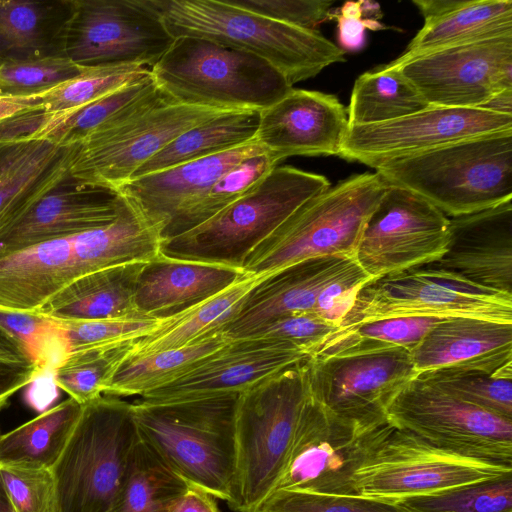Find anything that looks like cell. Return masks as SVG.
Returning a JSON list of instances; mask_svg holds the SVG:
<instances>
[{
	"label": "cell",
	"mask_w": 512,
	"mask_h": 512,
	"mask_svg": "<svg viewBox=\"0 0 512 512\" xmlns=\"http://www.w3.org/2000/svg\"><path fill=\"white\" fill-rule=\"evenodd\" d=\"M406 317L512 324V295L477 286L429 263L366 282L339 327Z\"/></svg>",
	"instance_id": "10"
},
{
	"label": "cell",
	"mask_w": 512,
	"mask_h": 512,
	"mask_svg": "<svg viewBox=\"0 0 512 512\" xmlns=\"http://www.w3.org/2000/svg\"><path fill=\"white\" fill-rule=\"evenodd\" d=\"M156 88L150 70L119 89L76 110L49 115L32 113L29 135L23 140L44 139L61 146L78 144L89 133Z\"/></svg>",
	"instance_id": "36"
},
{
	"label": "cell",
	"mask_w": 512,
	"mask_h": 512,
	"mask_svg": "<svg viewBox=\"0 0 512 512\" xmlns=\"http://www.w3.org/2000/svg\"><path fill=\"white\" fill-rule=\"evenodd\" d=\"M398 503L407 512H512V471Z\"/></svg>",
	"instance_id": "42"
},
{
	"label": "cell",
	"mask_w": 512,
	"mask_h": 512,
	"mask_svg": "<svg viewBox=\"0 0 512 512\" xmlns=\"http://www.w3.org/2000/svg\"><path fill=\"white\" fill-rule=\"evenodd\" d=\"M44 93L26 96L0 94V122L30 111L41 110L40 101Z\"/></svg>",
	"instance_id": "57"
},
{
	"label": "cell",
	"mask_w": 512,
	"mask_h": 512,
	"mask_svg": "<svg viewBox=\"0 0 512 512\" xmlns=\"http://www.w3.org/2000/svg\"><path fill=\"white\" fill-rule=\"evenodd\" d=\"M130 343L70 352L53 371L57 387L79 404L102 396Z\"/></svg>",
	"instance_id": "43"
},
{
	"label": "cell",
	"mask_w": 512,
	"mask_h": 512,
	"mask_svg": "<svg viewBox=\"0 0 512 512\" xmlns=\"http://www.w3.org/2000/svg\"><path fill=\"white\" fill-rule=\"evenodd\" d=\"M481 108L495 113L512 115V88L499 92Z\"/></svg>",
	"instance_id": "58"
},
{
	"label": "cell",
	"mask_w": 512,
	"mask_h": 512,
	"mask_svg": "<svg viewBox=\"0 0 512 512\" xmlns=\"http://www.w3.org/2000/svg\"><path fill=\"white\" fill-rule=\"evenodd\" d=\"M393 67L428 105L481 108L512 88V34L442 48Z\"/></svg>",
	"instance_id": "18"
},
{
	"label": "cell",
	"mask_w": 512,
	"mask_h": 512,
	"mask_svg": "<svg viewBox=\"0 0 512 512\" xmlns=\"http://www.w3.org/2000/svg\"><path fill=\"white\" fill-rule=\"evenodd\" d=\"M59 322L73 352L133 342L151 333L160 320L134 317Z\"/></svg>",
	"instance_id": "48"
},
{
	"label": "cell",
	"mask_w": 512,
	"mask_h": 512,
	"mask_svg": "<svg viewBox=\"0 0 512 512\" xmlns=\"http://www.w3.org/2000/svg\"><path fill=\"white\" fill-rule=\"evenodd\" d=\"M169 512H219L214 497L194 486L176 500Z\"/></svg>",
	"instance_id": "56"
},
{
	"label": "cell",
	"mask_w": 512,
	"mask_h": 512,
	"mask_svg": "<svg viewBox=\"0 0 512 512\" xmlns=\"http://www.w3.org/2000/svg\"><path fill=\"white\" fill-rule=\"evenodd\" d=\"M393 428L389 421L360 425L343 420L310 394L274 491L356 495L355 472Z\"/></svg>",
	"instance_id": "11"
},
{
	"label": "cell",
	"mask_w": 512,
	"mask_h": 512,
	"mask_svg": "<svg viewBox=\"0 0 512 512\" xmlns=\"http://www.w3.org/2000/svg\"><path fill=\"white\" fill-rule=\"evenodd\" d=\"M65 182L0 228V258L103 227L117 218L122 197L116 191Z\"/></svg>",
	"instance_id": "22"
},
{
	"label": "cell",
	"mask_w": 512,
	"mask_h": 512,
	"mask_svg": "<svg viewBox=\"0 0 512 512\" xmlns=\"http://www.w3.org/2000/svg\"><path fill=\"white\" fill-rule=\"evenodd\" d=\"M276 166L277 160L266 151L240 161L174 216L162 231L161 242L207 221L250 191Z\"/></svg>",
	"instance_id": "39"
},
{
	"label": "cell",
	"mask_w": 512,
	"mask_h": 512,
	"mask_svg": "<svg viewBox=\"0 0 512 512\" xmlns=\"http://www.w3.org/2000/svg\"><path fill=\"white\" fill-rule=\"evenodd\" d=\"M81 409L82 404L68 397L0 434V466L51 469L64 450Z\"/></svg>",
	"instance_id": "34"
},
{
	"label": "cell",
	"mask_w": 512,
	"mask_h": 512,
	"mask_svg": "<svg viewBox=\"0 0 512 512\" xmlns=\"http://www.w3.org/2000/svg\"><path fill=\"white\" fill-rule=\"evenodd\" d=\"M41 374L22 341L0 323V410L16 392Z\"/></svg>",
	"instance_id": "52"
},
{
	"label": "cell",
	"mask_w": 512,
	"mask_h": 512,
	"mask_svg": "<svg viewBox=\"0 0 512 512\" xmlns=\"http://www.w3.org/2000/svg\"><path fill=\"white\" fill-rule=\"evenodd\" d=\"M430 264L477 286L512 295V200L449 217L446 250Z\"/></svg>",
	"instance_id": "21"
},
{
	"label": "cell",
	"mask_w": 512,
	"mask_h": 512,
	"mask_svg": "<svg viewBox=\"0 0 512 512\" xmlns=\"http://www.w3.org/2000/svg\"><path fill=\"white\" fill-rule=\"evenodd\" d=\"M43 12L31 1L0 0V43L8 50L29 51L43 45Z\"/></svg>",
	"instance_id": "51"
},
{
	"label": "cell",
	"mask_w": 512,
	"mask_h": 512,
	"mask_svg": "<svg viewBox=\"0 0 512 512\" xmlns=\"http://www.w3.org/2000/svg\"><path fill=\"white\" fill-rule=\"evenodd\" d=\"M150 73L174 102L220 111H262L293 89L263 59L196 37L174 38Z\"/></svg>",
	"instance_id": "5"
},
{
	"label": "cell",
	"mask_w": 512,
	"mask_h": 512,
	"mask_svg": "<svg viewBox=\"0 0 512 512\" xmlns=\"http://www.w3.org/2000/svg\"><path fill=\"white\" fill-rule=\"evenodd\" d=\"M72 239L75 278L108 267L147 262L160 254L159 235L123 198L112 223Z\"/></svg>",
	"instance_id": "32"
},
{
	"label": "cell",
	"mask_w": 512,
	"mask_h": 512,
	"mask_svg": "<svg viewBox=\"0 0 512 512\" xmlns=\"http://www.w3.org/2000/svg\"><path fill=\"white\" fill-rule=\"evenodd\" d=\"M0 512H14L0 474Z\"/></svg>",
	"instance_id": "60"
},
{
	"label": "cell",
	"mask_w": 512,
	"mask_h": 512,
	"mask_svg": "<svg viewBox=\"0 0 512 512\" xmlns=\"http://www.w3.org/2000/svg\"><path fill=\"white\" fill-rule=\"evenodd\" d=\"M26 387V402L41 412L47 410V407L56 399L59 389L55 383L53 372L41 374Z\"/></svg>",
	"instance_id": "55"
},
{
	"label": "cell",
	"mask_w": 512,
	"mask_h": 512,
	"mask_svg": "<svg viewBox=\"0 0 512 512\" xmlns=\"http://www.w3.org/2000/svg\"><path fill=\"white\" fill-rule=\"evenodd\" d=\"M0 323L25 345L42 372H53L70 353L61 323L37 314L0 312Z\"/></svg>",
	"instance_id": "46"
},
{
	"label": "cell",
	"mask_w": 512,
	"mask_h": 512,
	"mask_svg": "<svg viewBox=\"0 0 512 512\" xmlns=\"http://www.w3.org/2000/svg\"><path fill=\"white\" fill-rule=\"evenodd\" d=\"M389 185L407 189L447 217L512 200V130L461 140L378 165Z\"/></svg>",
	"instance_id": "3"
},
{
	"label": "cell",
	"mask_w": 512,
	"mask_h": 512,
	"mask_svg": "<svg viewBox=\"0 0 512 512\" xmlns=\"http://www.w3.org/2000/svg\"><path fill=\"white\" fill-rule=\"evenodd\" d=\"M260 111H225L183 132L131 178L223 153L255 140Z\"/></svg>",
	"instance_id": "33"
},
{
	"label": "cell",
	"mask_w": 512,
	"mask_h": 512,
	"mask_svg": "<svg viewBox=\"0 0 512 512\" xmlns=\"http://www.w3.org/2000/svg\"><path fill=\"white\" fill-rule=\"evenodd\" d=\"M189 486L140 437L114 512H169Z\"/></svg>",
	"instance_id": "38"
},
{
	"label": "cell",
	"mask_w": 512,
	"mask_h": 512,
	"mask_svg": "<svg viewBox=\"0 0 512 512\" xmlns=\"http://www.w3.org/2000/svg\"><path fill=\"white\" fill-rule=\"evenodd\" d=\"M145 262H132L79 276L64 286L37 315L58 321L144 317L135 305L139 273Z\"/></svg>",
	"instance_id": "29"
},
{
	"label": "cell",
	"mask_w": 512,
	"mask_h": 512,
	"mask_svg": "<svg viewBox=\"0 0 512 512\" xmlns=\"http://www.w3.org/2000/svg\"><path fill=\"white\" fill-rule=\"evenodd\" d=\"M74 276L72 237L27 247L0 258V312H37Z\"/></svg>",
	"instance_id": "28"
},
{
	"label": "cell",
	"mask_w": 512,
	"mask_h": 512,
	"mask_svg": "<svg viewBox=\"0 0 512 512\" xmlns=\"http://www.w3.org/2000/svg\"><path fill=\"white\" fill-rule=\"evenodd\" d=\"M388 184L378 173L356 174L314 196L247 256L242 269L271 274L306 259L353 257L363 227Z\"/></svg>",
	"instance_id": "8"
},
{
	"label": "cell",
	"mask_w": 512,
	"mask_h": 512,
	"mask_svg": "<svg viewBox=\"0 0 512 512\" xmlns=\"http://www.w3.org/2000/svg\"><path fill=\"white\" fill-rule=\"evenodd\" d=\"M362 19L368 22V29L379 30L384 26L378 21L382 17L380 5L376 2L361 0L358 1Z\"/></svg>",
	"instance_id": "59"
},
{
	"label": "cell",
	"mask_w": 512,
	"mask_h": 512,
	"mask_svg": "<svg viewBox=\"0 0 512 512\" xmlns=\"http://www.w3.org/2000/svg\"><path fill=\"white\" fill-rule=\"evenodd\" d=\"M338 328L315 312L301 311L279 316L246 337L286 342L311 356Z\"/></svg>",
	"instance_id": "50"
},
{
	"label": "cell",
	"mask_w": 512,
	"mask_h": 512,
	"mask_svg": "<svg viewBox=\"0 0 512 512\" xmlns=\"http://www.w3.org/2000/svg\"><path fill=\"white\" fill-rule=\"evenodd\" d=\"M140 438L132 403L102 395L82 409L50 469L59 512H114Z\"/></svg>",
	"instance_id": "7"
},
{
	"label": "cell",
	"mask_w": 512,
	"mask_h": 512,
	"mask_svg": "<svg viewBox=\"0 0 512 512\" xmlns=\"http://www.w3.org/2000/svg\"><path fill=\"white\" fill-rule=\"evenodd\" d=\"M439 320L386 318L339 327L308 357L359 355L399 348L411 352Z\"/></svg>",
	"instance_id": "40"
},
{
	"label": "cell",
	"mask_w": 512,
	"mask_h": 512,
	"mask_svg": "<svg viewBox=\"0 0 512 512\" xmlns=\"http://www.w3.org/2000/svg\"><path fill=\"white\" fill-rule=\"evenodd\" d=\"M357 267L353 257L332 255L306 259L271 273L249 293L222 331L231 339L244 338L279 316L315 312L321 294Z\"/></svg>",
	"instance_id": "23"
},
{
	"label": "cell",
	"mask_w": 512,
	"mask_h": 512,
	"mask_svg": "<svg viewBox=\"0 0 512 512\" xmlns=\"http://www.w3.org/2000/svg\"><path fill=\"white\" fill-rule=\"evenodd\" d=\"M512 34V0H452L441 14L425 20L405 51L389 65L442 48Z\"/></svg>",
	"instance_id": "30"
},
{
	"label": "cell",
	"mask_w": 512,
	"mask_h": 512,
	"mask_svg": "<svg viewBox=\"0 0 512 512\" xmlns=\"http://www.w3.org/2000/svg\"><path fill=\"white\" fill-rule=\"evenodd\" d=\"M512 130V115L429 105L387 122L351 125L339 156L372 168L461 140Z\"/></svg>",
	"instance_id": "17"
},
{
	"label": "cell",
	"mask_w": 512,
	"mask_h": 512,
	"mask_svg": "<svg viewBox=\"0 0 512 512\" xmlns=\"http://www.w3.org/2000/svg\"><path fill=\"white\" fill-rule=\"evenodd\" d=\"M256 512H407L398 502L359 495H327L298 491L272 492Z\"/></svg>",
	"instance_id": "47"
},
{
	"label": "cell",
	"mask_w": 512,
	"mask_h": 512,
	"mask_svg": "<svg viewBox=\"0 0 512 512\" xmlns=\"http://www.w3.org/2000/svg\"><path fill=\"white\" fill-rule=\"evenodd\" d=\"M387 418L440 449L512 465V419L459 400L418 376L390 403Z\"/></svg>",
	"instance_id": "14"
},
{
	"label": "cell",
	"mask_w": 512,
	"mask_h": 512,
	"mask_svg": "<svg viewBox=\"0 0 512 512\" xmlns=\"http://www.w3.org/2000/svg\"><path fill=\"white\" fill-rule=\"evenodd\" d=\"M0 474L14 512H59L50 469L0 466Z\"/></svg>",
	"instance_id": "49"
},
{
	"label": "cell",
	"mask_w": 512,
	"mask_h": 512,
	"mask_svg": "<svg viewBox=\"0 0 512 512\" xmlns=\"http://www.w3.org/2000/svg\"><path fill=\"white\" fill-rule=\"evenodd\" d=\"M149 70L139 66L84 67L81 73L46 91L40 101L41 111L61 114L85 106L117 89Z\"/></svg>",
	"instance_id": "44"
},
{
	"label": "cell",
	"mask_w": 512,
	"mask_h": 512,
	"mask_svg": "<svg viewBox=\"0 0 512 512\" xmlns=\"http://www.w3.org/2000/svg\"><path fill=\"white\" fill-rule=\"evenodd\" d=\"M230 340L223 331H218L180 348L126 358L103 395L119 398L145 395L176 380Z\"/></svg>",
	"instance_id": "35"
},
{
	"label": "cell",
	"mask_w": 512,
	"mask_h": 512,
	"mask_svg": "<svg viewBox=\"0 0 512 512\" xmlns=\"http://www.w3.org/2000/svg\"><path fill=\"white\" fill-rule=\"evenodd\" d=\"M428 106L399 69L387 64L356 79L346 112L349 126L368 125L394 120Z\"/></svg>",
	"instance_id": "37"
},
{
	"label": "cell",
	"mask_w": 512,
	"mask_h": 512,
	"mask_svg": "<svg viewBox=\"0 0 512 512\" xmlns=\"http://www.w3.org/2000/svg\"><path fill=\"white\" fill-rule=\"evenodd\" d=\"M410 353L418 374L446 368L494 374L512 365V324L440 319Z\"/></svg>",
	"instance_id": "25"
},
{
	"label": "cell",
	"mask_w": 512,
	"mask_h": 512,
	"mask_svg": "<svg viewBox=\"0 0 512 512\" xmlns=\"http://www.w3.org/2000/svg\"><path fill=\"white\" fill-rule=\"evenodd\" d=\"M173 38L196 37L254 55L293 86L344 62L345 52L317 30L291 26L227 0H146Z\"/></svg>",
	"instance_id": "1"
},
{
	"label": "cell",
	"mask_w": 512,
	"mask_h": 512,
	"mask_svg": "<svg viewBox=\"0 0 512 512\" xmlns=\"http://www.w3.org/2000/svg\"><path fill=\"white\" fill-rule=\"evenodd\" d=\"M348 128L335 95L293 88L260 111L255 141L278 163L290 156H339Z\"/></svg>",
	"instance_id": "20"
},
{
	"label": "cell",
	"mask_w": 512,
	"mask_h": 512,
	"mask_svg": "<svg viewBox=\"0 0 512 512\" xmlns=\"http://www.w3.org/2000/svg\"><path fill=\"white\" fill-rule=\"evenodd\" d=\"M330 186L323 175L276 166L250 191L207 221L161 242L160 254L242 269L260 242Z\"/></svg>",
	"instance_id": "6"
},
{
	"label": "cell",
	"mask_w": 512,
	"mask_h": 512,
	"mask_svg": "<svg viewBox=\"0 0 512 512\" xmlns=\"http://www.w3.org/2000/svg\"><path fill=\"white\" fill-rule=\"evenodd\" d=\"M60 31V55L84 67H151L174 38L146 0H76Z\"/></svg>",
	"instance_id": "12"
},
{
	"label": "cell",
	"mask_w": 512,
	"mask_h": 512,
	"mask_svg": "<svg viewBox=\"0 0 512 512\" xmlns=\"http://www.w3.org/2000/svg\"><path fill=\"white\" fill-rule=\"evenodd\" d=\"M73 150L44 139L0 141V228L69 179Z\"/></svg>",
	"instance_id": "27"
},
{
	"label": "cell",
	"mask_w": 512,
	"mask_h": 512,
	"mask_svg": "<svg viewBox=\"0 0 512 512\" xmlns=\"http://www.w3.org/2000/svg\"><path fill=\"white\" fill-rule=\"evenodd\" d=\"M512 471V465L440 449L396 427L353 476L356 495L398 502Z\"/></svg>",
	"instance_id": "13"
},
{
	"label": "cell",
	"mask_w": 512,
	"mask_h": 512,
	"mask_svg": "<svg viewBox=\"0 0 512 512\" xmlns=\"http://www.w3.org/2000/svg\"><path fill=\"white\" fill-rule=\"evenodd\" d=\"M338 42L346 51H358L365 45L366 20L362 19L358 1H348L336 12Z\"/></svg>",
	"instance_id": "54"
},
{
	"label": "cell",
	"mask_w": 512,
	"mask_h": 512,
	"mask_svg": "<svg viewBox=\"0 0 512 512\" xmlns=\"http://www.w3.org/2000/svg\"><path fill=\"white\" fill-rule=\"evenodd\" d=\"M81 71L82 66L60 54L7 59L0 63V94L44 93L78 76Z\"/></svg>",
	"instance_id": "45"
},
{
	"label": "cell",
	"mask_w": 512,
	"mask_h": 512,
	"mask_svg": "<svg viewBox=\"0 0 512 512\" xmlns=\"http://www.w3.org/2000/svg\"><path fill=\"white\" fill-rule=\"evenodd\" d=\"M230 4L270 19L303 28L315 27L330 16L332 1L321 0H227Z\"/></svg>",
	"instance_id": "53"
},
{
	"label": "cell",
	"mask_w": 512,
	"mask_h": 512,
	"mask_svg": "<svg viewBox=\"0 0 512 512\" xmlns=\"http://www.w3.org/2000/svg\"><path fill=\"white\" fill-rule=\"evenodd\" d=\"M448 237L449 217L421 196L388 184L363 227L354 259L372 280L438 260Z\"/></svg>",
	"instance_id": "16"
},
{
	"label": "cell",
	"mask_w": 512,
	"mask_h": 512,
	"mask_svg": "<svg viewBox=\"0 0 512 512\" xmlns=\"http://www.w3.org/2000/svg\"><path fill=\"white\" fill-rule=\"evenodd\" d=\"M245 274L239 268L159 254L145 262L139 273L136 309L147 318L167 319L225 290Z\"/></svg>",
	"instance_id": "26"
},
{
	"label": "cell",
	"mask_w": 512,
	"mask_h": 512,
	"mask_svg": "<svg viewBox=\"0 0 512 512\" xmlns=\"http://www.w3.org/2000/svg\"><path fill=\"white\" fill-rule=\"evenodd\" d=\"M222 112L176 103L156 86L74 145L68 180L115 191L183 132Z\"/></svg>",
	"instance_id": "9"
},
{
	"label": "cell",
	"mask_w": 512,
	"mask_h": 512,
	"mask_svg": "<svg viewBox=\"0 0 512 512\" xmlns=\"http://www.w3.org/2000/svg\"><path fill=\"white\" fill-rule=\"evenodd\" d=\"M304 360L237 397L236 468L228 503L236 512H256L280 478L310 396Z\"/></svg>",
	"instance_id": "4"
},
{
	"label": "cell",
	"mask_w": 512,
	"mask_h": 512,
	"mask_svg": "<svg viewBox=\"0 0 512 512\" xmlns=\"http://www.w3.org/2000/svg\"><path fill=\"white\" fill-rule=\"evenodd\" d=\"M304 367L311 396L331 414L360 425L388 422L387 409L418 373L410 351L307 357Z\"/></svg>",
	"instance_id": "15"
},
{
	"label": "cell",
	"mask_w": 512,
	"mask_h": 512,
	"mask_svg": "<svg viewBox=\"0 0 512 512\" xmlns=\"http://www.w3.org/2000/svg\"><path fill=\"white\" fill-rule=\"evenodd\" d=\"M238 395L132 403L140 437L190 486L227 503L232 500L235 479Z\"/></svg>",
	"instance_id": "2"
},
{
	"label": "cell",
	"mask_w": 512,
	"mask_h": 512,
	"mask_svg": "<svg viewBox=\"0 0 512 512\" xmlns=\"http://www.w3.org/2000/svg\"><path fill=\"white\" fill-rule=\"evenodd\" d=\"M417 376L459 400L512 419V365L494 374L446 368Z\"/></svg>",
	"instance_id": "41"
},
{
	"label": "cell",
	"mask_w": 512,
	"mask_h": 512,
	"mask_svg": "<svg viewBox=\"0 0 512 512\" xmlns=\"http://www.w3.org/2000/svg\"><path fill=\"white\" fill-rule=\"evenodd\" d=\"M263 151L264 148L253 140L223 153L131 178L115 191L160 237L174 216L221 175L240 161Z\"/></svg>",
	"instance_id": "24"
},
{
	"label": "cell",
	"mask_w": 512,
	"mask_h": 512,
	"mask_svg": "<svg viewBox=\"0 0 512 512\" xmlns=\"http://www.w3.org/2000/svg\"><path fill=\"white\" fill-rule=\"evenodd\" d=\"M269 275L246 273L218 294L160 320L151 333L129 344L125 359L180 348L222 331L239 313L249 293Z\"/></svg>",
	"instance_id": "31"
},
{
	"label": "cell",
	"mask_w": 512,
	"mask_h": 512,
	"mask_svg": "<svg viewBox=\"0 0 512 512\" xmlns=\"http://www.w3.org/2000/svg\"><path fill=\"white\" fill-rule=\"evenodd\" d=\"M307 357L286 342L257 337L231 339L188 372L138 401L163 404L238 395Z\"/></svg>",
	"instance_id": "19"
}]
</instances>
